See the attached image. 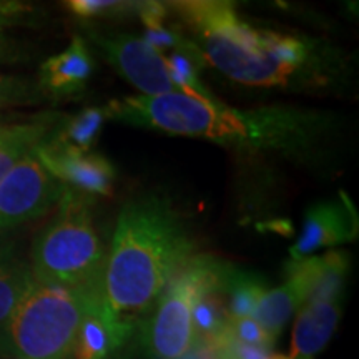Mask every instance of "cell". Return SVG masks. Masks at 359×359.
<instances>
[{
	"instance_id": "17",
	"label": "cell",
	"mask_w": 359,
	"mask_h": 359,
	"mask_svg": "<svg viewBox=\"0 0 359 359\" xmlns=\"http://www.w3.org/2000/svg\"><path fill=\"white\" fill-rule=\"evenodd\" d=\"M34 285L35 278L30 264L17 258L0 263V327L6 325Z\"/></svg>"
},
{
	"instance_id": "13",
	"label": "cell",
	"mask_w": 359,
	"mask_h": 359,
	"mask_svg": "<svg viewBox=\"0 0 359 359\" xmlns=\"http://www.w3.org/2000/svg\"><path fill=\"white\" fill-rule=\"evenodd\" d=\"M93 64L82 37H74L64 52L53 55L40 67L39 87L53 97H69L80 92L92 74Z\"/></svg>"
},
{
	"instance_id": "6",
	"label": "cell",
	"mask_w": 359,
	"mask_h": 359,
	"mask_svg": "<svg viewBox=\"0 0 359 359\" xmlns=\"http://www.w3.org/2000/svg\"><path fill=\"white\" fill-rule=\"evenodd\" d=\"M226 268L217 259L193 257L168 283L143 330L151 359H185L196 344L193 304L208 290H223Z\"/></svg>"
},
{
	"instance_id": "7",
	"label": "cell",
	"mask_w": 359,
	"mask_h": 359,
	"mask_svg": "<svg viewBox=\"0 0 359 359\" xmlns=\"http://www.w3.org/2000/svg\"><path fill=\"white\" fill-rule=\"evenodd\" d=\"M65 187L34 154L27 155L0 182V230L32 222L60 203Z\"/></svg>"
},
{
	"instance_id": "10",
	"label": "cell",
	"mask_w": 359,
	"mask_h": 359,
	"mask_svg": "<svg viewBox=\"0 0 359 359\" xmlns=\"http://www.w3.org/2000/svg\"><path fill=\"white\" fill-rule=\"evenodd\" d=\"M343 298H309L299 309L285 359H316L333 336Z\"/></svg>"
},
{
	"instance_id": "3",
	"label": "cell",
	"mask_w": 359,
	"mask_h": 359,
	"mask_svg": "<svg viewBox=\"0 0 359 359\" xmlns=\"http://www.w3.org/2000/svg\"><path fill=\"white\" fill-rule=\"evenodd\" d=\"M170 7L198 40L210 64L236 82L250 87L285 85L306 62L308 48L302 40L259 32L236 15L230 2L185 0Z\"/></svg>"
},
{
	"instance_id": "22",
	"label": "cell",
	"mask_w": 359,
	"mask_h": 359,
	"mask_svg": "<svg viewBox=\"0 0 359 359\" xmlns=\"http://www.w3.org/2000/svg\"><path fill=\"white\" fill-rule=\"evenodd\" d=\"M40 22V11L37 7L15 0H0V29L19 25H35Z\"/></svg>"
},
{
	"instance_id": "20",
	"label": "cell",
	"mask_w": 359,
	"mask_h": 359,
	"mask_svg": "<svg viewBox=\"0 0 359 359\" xmlns=\"http://www.w3.org/2000/svg\"><path fill=\"white\" fill-rule=\"evenodd\" d=\"M226 333L240 343L273 349L275 339L259 326L255 318H228Z\"/></svg>"
},
{
	"instance_id": "19",
	"label": "cell",
	"mask_w": 359,
	"mask_h": 359,
	"mask_svg": "<svg viewBox=\"0 0 359 359\" xmlns=\"http://www.w3.org/2000/svg\"><path fill=\"white\" fill-rule=\"evenodd\" d=\"M43 98L39 83L13 75H0V109L34 105Z\"/></svg>"
},
{
	"instance_id": "2",
	"label": "cell",
	"mask_w": 359,
	"mask_h": 359,
	"mask_svg": "<svg viewBox=\"0 0 359 359\" xmlns=\"http://www.w3.org/2000/svg\"><path fill=\"white\" fill-rule=\"evenodd\" d=\"M105 115L135 127L258 148L288 147L303 130L302 116L293 111H238L208 97L183 92L114 100Z\"/></svg>"
},
{
	"instance_id": "24",
	"label": "cell",
	"mask_w": 359,
	"mask_h": 359,
	"mask_svg": "<svg viewBox=\"0 0 359 359\" xmlns=\"http://www.w3.org/2000/svg\"><path fill=\"white\" fill-rule=\"evenodd\" d=\"M13 251H15V246H13L12 240L0 230V263H6L8 259L15 258Z\"/></svg>"
},
{
	"instance_id": "8",
	"label": "cell",
	"mask_w": 359,
	"mask_h": 359,
	"mask_svg": "<svg viewBox=\"0 0 359 359\" xmlns=\"http://www.w3.org/2000/svg\"><path fill=\"white\" fill-rule=\"evenodd\" d=\"M109 62L142 95L154 97L178 92L170 77L167 58L140 37L130 34H93Z\"/></svg>"
},
{
	"instance_id": "5",
	"label": "cell",
	"mask_w": 359,
	"mask_h": 359,
	"mask_svg": "<svg viewBox=\"0 0 359 359\" xmlns=\"http://www.w3.org/2000/svg\"><path fill=\"white\" fill-rule=\"evenodd\" d=\"M98 298L100 291L35 281L0 327V354L7 359H72L85 314Z\"/></svg>"
},
{
	"instance_id": "15",
	"label": "cell",
	"mask_w": 359,
	"mask_h": 359,
	"mask_svg": "<svg viewBox=\"0 0 359 359\" xmlns=\"http://www.w3.org/2000/svg\"><path fill=\"white\" fill-rule=\"evenodd\" d=\"M48 120L0 128V182L27 155L34 154L35 148L48 138Z\"/></svg>"
},
{
	"instance_id": "21",
	"label": "cell",
	"mask_w": 359,
	"mask_h": 359,
	"mask_svg": "<svg viewBox=\"0 0 359 359\" xmlns=\"http://www.w3.org/2000/svg\"><path fill=\"white\" fill-rule=\"evenodd\" d=\"M67 8L77 15L79 19H98V17L116 15L120 12L132 11L133 4L127 2H111V0H69L65 4Z\"/></svg>"
},
{
	"instance_id": "14",
	"label": "cell",
	"mask_w": 359,
	"mask_h": 359,
	"mask_svg": "<svg viewBox=\"0 0 359 359\" xmlns=\"http://www.w3.org/2000/svg\"><path fill=\"white\" fill-rule=\"evenodd\" d=\"M127 341L103 313L102 298H98L85 314L72 359H110Z\"/></svg>"
},
{
	"instance_id": "9",
	"label": "cell",
	"mask_w": 359,
	"mask_h": 359,
	"mask_svg": "<svg viewBox=\"0 0 359 359\" xmlns=\"http://www.w3.org/2000/svg\"><path fill=\"white\" fill-rule=\"evenodd\" d=\"M43 168L62 185L82 195H110L114 167L97 154L79 150L48 137L34 150Z\"/></svg>"
},
{
	"instance_id": "26",
	"label": "cell",
	"mask_w": 359,
	"mask_h": 359,
	"mask_svg": "<svg viewBox=\"0 0 359 359\" xmlns=\"http://www.w3.org/2000/svg\"><path fill=\"white\" fill-rule=\"evenodd\" d=\"M203 353H205V351H203ZM205 354H206V353H205ZM206 358H208V359H213V358H210V356H208V354H206Z\"/></svg>"
},
{
	"instance_id": "12",
	"label": "cell",
	"mask_w": 359,
	"mask_h": 359,
	"mask_svg": "<svg viewBox=\"0 0 359 359\" xmlns=\"http://www.w3.org/2000/svg\"><path fill=\"white\" fill-rule=\"evenodd\" d=\"M354 233L356 222L348 206L339 201L313 206L304 219L302 236L291 248V255L293 259H302L323 246H336L351 241Z\"/></svg>"
},
{
	"instance_id": "1",
	"label": "cell",
	"mask_w": 359,
	"mask_h": 359,
	"mask_svg": "<svg viewBox=\"0 0 359 359\" xmlns=\"http://www.w3.org/2000/svg\"><path fill=\"white\" fill-rule=\"evenodd\" d=\"M191 236L158 196L123 205L102 278V308L130 339L177 273L193 258Z\"/></svg>"
},
{
	"instance_id": "4",
	"label": "cell",
	"mask_w": 359,
	"mask_h": 359,
	"mask_svg": "<svg viewBox=\"0 0 359 359\" xmlns=\"http://www.w3.org/2000/svg\"><path fill=\"white\" fill-rule=\"evenodd\" d=\"M107 255L93 223L90 198L65 187L57 217L32 248L34 278L48 286L100 291Z\"/></svg>"
},
{
	"instance_id": "18",
	"label": "cell",
	"mask_w": 359,
	"mask_h": 359,
	"mask_svg": "<svg viewBox=\"0 0 359 359\" xmlns=\"http://www.w3.org/2000/svg\"><path fill=\"white\" fill-rule=\"evenodd\" d=\"M105 118V111L100 109H87L80 111L79 115L72 116L69 122L60 125L53 138L64 142L79 150L88 151L90 145L95 142L98 132Z\"/></svg>"
},
{
	"instance_id": "11",
	"label": "cell",
	"mask_w": 359,
	"mask_h": 359,
	"mask_svg": "<svg viewBox=\"0 0 359 359\" xmlns=\"http://www.w3.org/2000/svg\"><path fill=\"white\" fill-rule=\"evenodd\" d=\"M311 291V276L308 275L306 268L299 259H293L288 264V280L280 288L266 291L263 294L253 318L276 341L291 316L308 302Z\"/></svg>"
},
{
	"instance_id": "16",
	"label": "cell",
	"mask_w": 359,
	"mask_h": 359,
	"mask_svg": "<svg viewBox=\"0 0 359 359\" xmlns=\"http://www.w3.org/2000/svg\"><path fill=\"white\" fill-rule=\"evenodd\" d=\"M223 293H228V316L253 318L259 299L266 293V286L262 278L253 273L226 269L223 283Z\"/></svg>"
},
{
	"instance_id": "23",
	"label": "cell",
	"mask_w": 359,
	"mask_h": 359,
	"mask_svg": "<svg viewBox=\"0 0 359 359\" xmlns=\"http://www.w3.org/2000/svg\"><path fill=\"white\" fill-rule=\"evenodd\" d=\"M29 58V47L0 29V65L19 64Z\"/></svg>"
},
{
	"instance_id": "25",
	"label": "cell",
	"mask_w": 359,
	"mask_h": 359,
	"mask_svg": "<svg viewBox=\"0 0 359 359\" xmlns=\"http://www.w3.org/2000/svg\"><path fill=\"white\" fill-rule=\"evenodd\" d=\"M201 353H203V351H201ZM201 356H203V359H208V358H206L205 353L201 354ZM185 359H201V358H200V354H195V356H187Z\"/></svg>"
}]
</instances>
